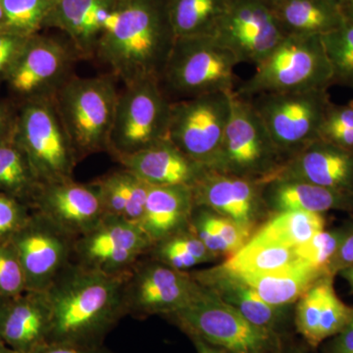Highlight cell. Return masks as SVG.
Listing matches in <instances>:
<instances>
[{
	"label": "cell",
	"instance_id": "obj_9",
	"mask_svg": "<svg viewBox=\"0 0 353 353\" xmlns=\"http://www.w3.org/2000/svg\"><path fill=\"white\" fill-rule=\"evenodd\" d=\"M248 101L283 161L319 139L320 127L332 104L328 88L259 94Z\"/></svg>",
	"mask_w": 353,
	"mask_h": 353
},
{
	"label": "cell",
	"instance_id": "obj_45",
	"mask_svg": "<svg viewBox=\"0 0 353 353\" xmlns=\"http://www.w3.org/2000/svg\"><path fill=\"white\" fill-rule=\"evenodd\" d=\"M34 353H113L105 345L97 347H78L63 343H48Z\"/></svg>",
	"mask_w": 353,
	"mask_h": 353
},
{
	"label": "cell",
	"instance_id": "obj_51",
	"mask_svg": "<svg viewBox=\"0 0 353 353\" xmlns=\"http://www.w3.org/2000/svg\"><path fill=\"white\" fill-rule=\"evenodd\" d=\"M343 274V276L347 278L348 282L350 283V285L353 287V266L350 267V268L345 269Z\"/></svg>",
	"mask_w": 353,
	"mask_h": 353
},
{
	"label": "cell",
	"instance_id": "obj_11",
	"mask_svg": "<svg viewBox=\"0 0 353 353\" xmlns=\"http://www.w3.org/2000/svg\"><path fill=\"white\" fill-rule=\"evenodd\" d=\"M283 159L248 99L233 94L232 112L215 172L262 182Z\"/></svg>",
	"mask_w": 353,
	"mask_h": 353
},
{
	"label": "cell",
	"instance_id": "obj_17",
	"mask_svg": "<svg viewBox=\"0 0 353 353\" xmlns=\"http://www.w3.org/2000/svg\"><path fill=\"white\" fill-rule=\"evenodd\" d=\"M31 208L74 240L92 231L105 216L97 185L73 179L39 185Z\"/></svg>",
	"mask_w": 353,
	"mask_h": 353
},
{
	"label": "cell",
	"instance_id": "obj_19",
	"mask_svg": "<svg viewBox=\"0 0 353 353\" xmlns=\"http://www.w3.org/2000/svg\"><path fill=\"white\" fill-rule=\"evenodd\" d=\"M192 190L194 206L250 229L264 199L259 181L215 171L206 172Z\"/></svg>",
	"mask_w": 353,
	"mask_h": 353
},
{
	"label": "cell",
	"instance_id": "obj_35",
	"mask_svg": "<svg viewBox=\"0 0 353 353\" xmlns=\"http://www.w3.org/2000/svg\"><path fill=\"white\" fill-rule=\"evenodd\" d=\"M322 41L333 71V85L353 90V24L343 23L322 36Z\"/></svg>",
	"mask_w": 353,
	"mask_h": 353
},
{
	"label": "cell",
	"instance_id": "obj_39",
	"mask_svg": "<svg viewBox=\"0 0 353 353\" xmlns=\"http://www.w3.org/2000/svg\"><path fill=\"white\" fill-rule=\"evenodd\" d=\"M352 318L353 308L350 307L339 299L329 280L325 289L319 330H318L319 345L326 339L340 334Z\"/></svg>",
	"mask_w": 353,
	"mask_h": 353
},
{
	"label": "cell",
	"instance_id": "obj_3",
	"mask_svg": "<svg viewBox=\"0 0 353 353\" xmlns=\"http://www.w3.org/2000/svg\"><path fill=\"white\" fill-rule=\"evenodd\" d=\"M118 92L112 75L73 77L52 97L79 159L108 152Z\"/></svg>",
	"mask_w": 353,
	"mask_h": 353
},
{
	"label": "cell",
	"instance_id": "obj_28",
	"mask_svg": "<svg viewBox=\"0 0 353 353\" xmlns=\"http://www.w3.org/2000/svg\"><path fill=\"white\" fill-rule=\"evenodd\" d=\"M92 183L101 194L105 216L141 224L152 185L124 168Z\"/></svg>",
	"mask_w": 353,
	"mask_h": 353
},
{
	"label": "cell",
	"instance_id": "obj_8",
	"mask_svg": "<svg viewBox=\"0 0 353 353\" xmlns=\"http://www.w3.org/2000/svg\"><path fill=\"white\" fill-rule=\"evenodd\" d=\"M171 103L159 81L125 85L116 104L108 152L118 159L167 139Z\"/></svg>",
	"mask_w": 353,
	"mask_h": 353
},
{
	"label": "cell",
	"instance_id": "obj_14",
	"mask_svg": "<svg viewBox=\"0 0 353 353\" xmlns=\"http://www.w3.org/2000/svg\"><path fill=\"white\" fill-rule=\"evenodd\" d=\"M211 36L231 51L239 63L256 67L285 34L264 0H230Z\"/></svg>",
	"mask_w": 353,
	"mask_h": 353
},
{
	"label": "cell",
	"instance_id": "obj_22",
	"mask_svg": "<svg viewBox=\"0 0 353 353\" xmlns=\"http://www.w3.org/2000/svg\"><path fill=\"white\" fill-rule=\"evenodd\" d=\"M50 308L44 292H25L11 299L1 340L16 353H34L48 345Z\"/></svg>",
	"mask_w": 353,
	"mask_h": 353
},
{
	"label": "cell",
	"instance_id": "obj_20",
	"mask_svg": "<svg viewBox=\"0 0 353 353\" xmlns=\"http://www.w3.org/2000/svg\"><path fill=\"white\" fill-rule=\"evenodd\" d=\"M120 0H55L46 28L63 32L80 59L95 57L109 14Z\"/></svg>",
	"mask_w": 353,
	"mask_h": 353
},
{
	"label": "cell",
	"instance_id": "obj_44",
	"mask_svg": "<svg viewBox=\"0 0 353 353\" xmlns=\"http://www.w3.org/2000/svg\"><path fill=\"white\" fill-rule=\"evenodd\" d=\"M17 114L14 111L12 104L0 102V143L10 139L15 129Z\"/></svg>",
	"mask_w": 353,
	"mask_h": 353
},
{
	"label": "cell",
	"instance_id": "obj_40",
	"mask_svg": "<svg viewBox=\"0 0 353 353\" xmlns=\"http://www.w3.org/2000/svg\"><path fill=\"white\" fill-rule=\"evenodd\" d=\"M27 292L24 270L10 241L0 243V296L13 299Z\"/></svg>",
	"mask_w": 353,
	"mask_h": 353
},
{
	"label": "cell",
	"instance_id": "obj_38",
	"mask_svg": "<svg viewBox=\"0 0 353 353\" xmlns=\"http://www.w3.org/2000/svg\"><path fill=\"white\" fill-rule=\"evenodd\" d=\"M319 139L353 152V101L343 105L332 102L320 127Z\"/></svg>",
	"mask_w": 353,
	"mask_h": 353
},
{
	"label": "cell",
	"instance_id": "obj_13",
	"mask_svg": "<svg viewBox=\"0 0 353 353\" xmlns=\"http://www.w3.org/2000/svg\"><path fill=\"white\" fill-rule=\"evenodd\" d=\"M78 59L70 43L34 34L28 38L6 80L11 92L24 101L52 99L71 78L70 72Z\"/></svg>",
	"mask_w": 353,
	"mask_h": 353
},
{
	"label": "cell",
	"instance_id": "obj_54",
	"mask_svg": "<svg viewBox=\"0 0 353 353\" xmlns=\"http://www.w3.org/2000/svg\"><path fill=\"white\" fill-rule=\"evenodd\" d=\"M264 1L266 2V3H268L272 8H274V7L277 6L279 2H280V0H264Z\"/></svg>",
	"mask_w": 353,
	"mask_h": 353
},
{
	"label": "cell",
	"instance_id": "obj_41",
	"mask_svg": "<svg viewBox=\"0 0 353 353\" xmlns=\"http://www.w3.org/2000/svg\"><path fill=\"white\" fill-rule=\"evenodd\" d=\"M29 205L0 192V243L9 241L31 215Z\"/></svg>",
	"mask_w": 353,
	"mask_h": 353
},
{
	"label": "cell",
	"instance_id": "obj_16",
	"mask_svg": "<svg viewBox=\"0 0 353 353\" xmlns=\"http://www.w3.org/2000/svg\"><path fill=\"white\" fill-rule=\"evenodd\" d=\"M74 239L32 210L12 238L24 270L27 292H46L73 262Z\"/></svg>",
	"mask_w": 353,
	"mask_h": 353
},
{
	"label": "cell",
	"instance_id": "obj_37",
	"mask_svg": "<svg viewBox=\"0 0 353 353\" xmlns=\"http://www.w3.org/2000/svg\"><path fill=\"white\" fill-rule=\"evenodd\" d=\"M343 231H323L314 234L310 240L294 248L296 256L301 261L323 274H329L328 269L339 246L345 238Z\"/></svg>",
	"mask_w": 353,
	"mask_h": 353
},
{
	"label": "cell",
	"instance_id": "obj_12",
	"mask_svg": "<svg viewBox=\"0 0 353 353\" xmlns=\"http://www.w3.org/2000/svg\"><path fill=\"white\" fill-rule=\"evenodd\" d=\"M152 246L139 225L104 216L92 231L74 241L73 262L88 270L119 277L129 274Z\"/></svg>",
	"mask_w": 353,
	"mask_h": 353
},
{
	"label": "cell",
	"instance_id": "obj_48",
	"mask_svg": "<svg viewBox=\"0 0 353 353\" xmlns=\"http://www.w3.org/2000/svg\"><path fill=\"white\" fill-rule=\"evenodd\" d=\"M194 343V347H196L197 353H229L225 352L222 348L216 347L214 345H209L205 341L199 340V339H192Z\"/></svg>",
	"mask_w": 353,
	"mask_h": 353
},
{
	"label": "cell",
	"instance_id": "obj_32",
	"mask_svg": "<svg viewBox=\"0 0 353 353\" xmlns=\"http://www.w3.org/2000/svg\"><path fill=\"white\" fill-rule=\"evenodd\" d=\"M39 185L27 158L14 141L13 136L1 141L0 192L15 197L31 208Z\"/></svg>",
	"mask_w": 353,
	"mask_h": 353
},
{
	"label": "cell",
	"instance_id": "obj_27",
	"mask_svg": "<svg viewBox=\"0 0 353 353\" xmlns=\"http://www.w3.org/2000/svg\"><path fill=\"white\" fill-rule=\"evenodd\" d=\"M274 13L285 36H324L345 22L329 0H280Z\"/></svg>",
	"mask_w": 353,
	"mask_h": 353
},
{
	"label": "cell",
	"instance_id": "obj_31",
	"mask_svg": "<svg viewBox=\"0 0 353 353\" xmlns=\"http://www.w3.org/2000/svg\"><path fill=\"white\" fill-rule=\"evenodd\" d=\"M176 38L212 34L230 0H166Z\"/></svg>",
	"mask_w": 353,
	"mask_h": 353
},
{
	"label": "cell",
	"instance_id": "obj_50",
	"mask_svg": "<svg viewBox=\"0 0 353 353\" xmlns=\"http://www.w3.org/2000/svg\"><path fill=\"white\" fill-rule=\"evenodd\" d=\"M341 10L345 22L353 24V0H345Z\"/></svg>",
	"mask_w": 353,
	"mask_h": 353
},
{
	"label": "cell",
	"instance_id": "obj_34",
	"mask_svg": "<svg viewBox=\"0 0 353 353\" xmlns=\"http://www.w3.org/2000/svg\"><path fill=\"white\" fill-rule=\"evenodd\" d=\"M55 0H0L6 24L3 32L30 38L44 29Z\"/></svg>",
	"mask_w": 353,
	"mask_h": 353
},
{
	"label": "cell",
	"instance_id": "obj_6",
	"mask_svg": "<svg viewBox=\"0 0 353 353\" xmlns=\"http://www.w3.org/2000/svg\"><path fill=\"white\" fill-rule=\"evenodd\" d=\"M239 64L211 34L176 38L159 83L171 101L233 92Z\"/></svg>",
	"mask_w": 353,
	"mask_h": 353
},
{
	"label": "cell",
	"instance_id": "obj_26",
	"mask_svg": "<svg viewBox=\"0 0 353 353\" xmlns=\"http://www.w3.org/2000/svg\"><path fill=\"white\" fill-rule=\"evenodd\" d=\"M232 274L252 288L264 303L275 307L294 303L324 275L301 260L287 268L266 273Z\"/></svg>",
	"mask_w": 353,
	"mask_h": 353
},
{
	"label": "cell",
	"instance_id": "obj_1",
	"mask_svg": "<svg viewBox=\"0 0 353 353\" xmlns=\"http://www.w3.org/2000/svg\"><path fill=\"white\" fill-rule=\"evenodd\" d=\"M128 276L104 275L74 263L46 290L50 308L48 343L97 347L123 317Z\"/></svg>",
	"mask_w": 353,
	"mask_h": 353
},
{
	"label": "cell",
	"instance_id": "obj_56",
	"mask_svg": "<svg viewBox=\"0 0 353 353\" xmlns=\"http://www.w3.org/2000/svg\"><path fill=\"white\" fill-rule=\"evenodd\" d=\"M350 353H353V352H350Z\"/></svg>",
	"mask_w": 353,
	"mask_h": 353
},
{
	"label": "cell",
	"instance_id": "obj_46",
	"mask_svg": "<svg viewBox=\"0 0 353 353\" xmlns=\"http://www.w3.org/2000/svg\"><path fill=\"white\" fill-rule=\"evenodd\" d=\"M350 352H353V318L347 327L336 334L331 347V353Z\"/></svg>",
	"mask_w": 353,
	"mask_h": 353
},
{
	"label": "cell",
	"instance_id": "obj_49",
	"mask_svg": "<svg viewBox=\"0 0 353 353\" xmlns=\"http://www.w3.org/2000/svg\"><path fill=\"white\" fill-rule=\"evenodd\" d=\"M11 299H12L0 296V341L1 343H3L1 340L2 328H3L4 320H6L9 305H10Z\"/></svg>",
	"mask_w": 353,
	"mask_h": 353
},
{
	"label": "cell",
	"instance_id": "obj_24",
	"mask_svg": "<svg viewBox=\"0 0 353 353\" xmlns=\"http://www.w3.org/2000/svg\"><path fill=\"white\" fill-rule=\"evenodd\" d=\"M194 208L192 188L152 187L139 227L153 245L189 226Z\"/></svg>",
	"mask_w": 353,
	"mask_h": 353
},
{
	"label": "cell",
	"instance_id": "obj_52",
	"mask_svg": "<svg viewBox=\"0 0 353 353\" xmlns=\"http://www.w3.org/2000/svg\"><path fill=\"white\" fill-rule=\"evenodd\" d=\"M4 24H6V16H4L2 7L0 6V32H3Z\"/></svg>",
	"mask_w": 353,
	"mask_h": 353
},
{
	"label": "cell",
	"instance_id": "obj_30",
	"mask_svg": "<svg viewBox=\"0 0 353 353\" xmlns=\"http://www.w3.org/2000/svg\"><path fill=\"white\" fill-rule=\"evenodd\" d=\"M324 229L325 218L320 213L278 211L252 239L296 248Z\"/></svg>",
	"mask_w": 353,
	"mask_h": 353
},
{
	"label": "cell",
	"instance_id": "obj_42",
	"mask_svg": "<svg viewBox=\"0 0 353 353\" xmlns=\"http://www.w3.org/2000/svg\"><path fill=\"white\" fill-rule=\"evenodd\" d=\"M214 221L216 229L221 241L226 246L228 254H234L250 240V228L241 226L234 221L222 217L216 213Z\"/></svg>",
	"mask_w": 353,
	"mask_h": 353
},
{
	"label": "cell",
	"instance_id": "obj_23",
	"mask_svg": "<svg viewBox=\"0 0 353 353\" xmlns=\"http://www.w3.org/2000/svg\"><path fill=\"white\" fill-rule=\"evenodd\" d=\"M192 276L201 287L233 306L253 325L278 334L284 320L285 307L264 303L252 288L222 266L194 272Z\"/></svg>",
	"mask_w": 353,
	"mask_h": 353
},
{
	"label": "cell",
	"instance_id": "obj_43",
	"mask_svg": "<svg viewBox=\"0 0 353 353\" xmlns=\"http://www.w3.org/2000/svg\"><path fill=\"white\" fill-rule=\"evenodd\" d=\"M353 266V232L345 234L338 252L334 254L331 264H330L328 273L333 274L334 272L345 270Z\"/></svg>",
	"mask_w": 353,
	"mask_h": 353
},
{
	"label": "cell",
	"instance_id": "obj_15",
	"mask_svg": "<svg viewBox=\"0 0 353 353\" xmlns=\"http://www.w3.org/2000/svg\"><path fill=\"white\" fill-rule=\"evenodd\" d=\"M201 290V285L187 272L175 270L157 260L139 261L125 280V310L137 318L170 315L187 306Z\"/></svg>",
	"mask_w": 353,
	"mask_h": 353
},
{
	"label": "cell",
	"instance_id": "obj_4",
	"mask_svg": "<svg viewBox=\"0 0 353 353\" xmlns=\"http://www.w3.org/2000/svg\"><path fill=\"white\" fill-rule=\"evenodd\" d=\"M333 85V71L320 36H285L248 80L234 88L243 99Z\"/></svg>",
	"mask_w": 353,
	"mask_h": 353
},
{
	"label": "cell",
	"instance_id": "obj_29",
	"mask_svg": "<svg viewBox=\"0 0 353 353\" xmlns=\"http://www.w3.org/2000/svg\"><path fill=\"white\" fill-rule=\"evenodd\" d=\"M299 260L294 248L250 238L221 266L234 274H259L287 268Z\"/></svg>",
	"mask_w": 353,
	"mask_h": 353
},
{
	"label": "cell",
	"instance_id": "obj_53",
	"mask_svg": "<svg viewBox=\"0 0 353 353\" xmlns=\"http://www.w3.org/2000/svg\"><path fill=\"white\" fill-rule=\"evenodd\" d=\"M0 353H16L13 350H11L10 347H7L6 343H1L0 341Z\"/></svg>",
	"mask_w": 353,
	"mask_h": 353
},
{
	"label": "cell",
	"instance_id": "obj_36",
	"mask_svg": "<svg viewBox=\"0 0 353 353\" xmlns=\"http://www.w3.org/2000/svg\"><path fill=\"white\" fill-rule=\"evenodd\" d=\"M328 279H320L301 296L297 304L296 327L297 332L303 336L311 347L319 345L318 330L325 289Z\"/></svg>",
	"mask_w": 353,
	"mask_h": 353
},
{
	"label": "cell",
	"instance_id": "obj_47",
	"mask_svg": "<svg viewBox=\"0 0 353 353\" xmlns=\"http://www.w3.org/2000/svg\"><path fill=\"white\" fill-rule=\"evenodd\" d=\"M27 39H26L24 41L16 44V46H10V48L0 51V79H6Z\"/></svg>",
	"mask_w": 353,
	"mask_h": 353
},
{
	"label": "cell",
	"instance_id": "obj_10",
	"mask_svg": "<svg viewBox=\"0 0 353 353\" xmlns=\"http://www.w3.org/2000/svg\"><path fill=\"white\" fill-rule=\"evenodd\" d=\"M233 94L214 92L171 103L167 139L209 171L217 165Z\"/></svg>",
	"mask_w": 353,
	"mask_h": 353
},
{
	"label": "cell",
	"instance_id": "obj_2",
	"mask_svg": "<svg viewBox=\"0 0 353 353\" xmlns=\"http://www.w3.org/2000/svg\"><path fill=\"white\" fill-rule=\"evenodd\" d=\"M176 39L166 0H120L106 19L95 57L125 85L160 81Z\"/></svg>",
	"mask_w": 353,
	"mask_h": 353
},
{
	"label": "cell",
	"instance_id": "obj_55",
	"mask_svg": "<svg viewBox=\"0 0 353 353\" xmlns=\"http://www.w3.org/2000/svg\"><path fill=\"white\" fill-rule=\"evenodd\" d=\"M330 2H332V3L334 4V6H336L338 7H340L341 8V6H343V2L345 1V0H329Z\"/></svg>",
	"mask_w": 353,
	"mask_h": 353
},
{
	"label": "cell",
	"instance_id": "obj_5",
	"mask_svg": "<svg viewBox=\"0 0 353 353\" xmlns=\"http://www.w3.org/2000/svg\"><path fill=\"white\" fill-rule=\"evenodd\" d=\"M167 318L192 339L229 353H279L280 338L252 323L233 306L201 287L185 307Z\"/></svg>",
	"mask_w": 353,
	"mask_h": 353
},
{
	"label": "cell",
	"instance_id": "obj_33",
	"mask_svg": "<svg viewBox=\"0 0 353 353\" xmlns=\"http://www.w3.org/2000/svg\"><path fill=\"white\" fill-rule=\"evenodd\" d=\"M150 252L157 261L181 272L216 259L189 227L154 243Z\"/></svg>",
	"mask_w": 353,
	"mask_h": 353
},
{
	"label": "cell",
	"instance_id": "obj_21",
	"mask_svg": "<svg viewBox=\"0 0 353 353\" xmlns=\"http://www.w3.org/2000/svg\"><path fill=\"white\" fill-rule=\"evenodd\" d=\"M116 160L123 168L152 187L185 185L192 188L209 171L183 154L168 139Z\"/></svg>",
	"mask_w": 353,
	"mask_h": 353
},
{
	"label": "cell",
	"instance_id": "obj_7",
	"mask_svg": "<svg viewBox=\"0 0 353 353\" xmlns=\"http://www.w3.org/2000/svg\"><path fill=\"white\" fill-rule=\"evenodd\" d=\"M13 138L39 185L73 179L79 158L52 99L23 102L16 118Z\"/></svg>",
	"mask_w": 353,
	"mask_h": 353
},
{
	"label": "cell",
	"instance_id": "obj_18",
	"mask_svg": "<svg viewBox=\"0 0 353 353\" xmlns=\"http://www.w3.org/2000/svg\"><path fill=\"white\" fill-rule=\"evenodd\" d=\"M283 179L301 181L353 194V152L318 139L287 158L260 183Z\"/></svg>",
	"mask_w": 353,
	"mask_h": 353
},
{
	"label": "cell",
	"instance_id": "obj_25",
	"mask_svg": "<svg viewBox=\"0 0 353 353\" xmlns=\"http://www.w3.org/2000/svg\"><path fill=\"white\" fill-rule=\"evenodd\" d=\"M263 199L278 211L301 210L323 214L332 209L353 208V194L301 181L274 179L261 183Z\"/></svg>",
	"mask_w": 353,
	"mask_h": 353
}]
</instances>
